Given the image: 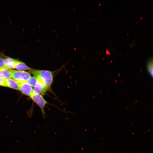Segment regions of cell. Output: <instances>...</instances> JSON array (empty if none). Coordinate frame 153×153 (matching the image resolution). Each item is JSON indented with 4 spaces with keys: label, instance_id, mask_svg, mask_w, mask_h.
<instances>
[{
    "label": "cell",
    "instance_id": "obj_8",
    "mask_svg": "<svg viewBox=\"0 0 153 153\" xmlns=\"http://www.w3.org/2000/svg\"><path fill=\"white\" fill-rule=\"evenodd\" d=\"M5 81L6 87L19 90V83L15 80L10 78L6 80Z\"/></svg>",
    "mask_w": 153,
    "mask_h": 153
},
{
    "label": "cell",
    "instance_id": "obj_3",
    "mask_svg": "<svg viewBox=\"0 0 153 153\" xmlns=\"http://www.w3.org/2000/svg\"><path fill=\"white\" fill-rule=\"evenodd\" d=\"M31 77L30 74L28 72L12 70V77L18 83L26 82Z\"/></svg>",
    "mask_w": 153,
    "mask_h": 153
},
{
    "label": "cell",
    "instance_id": "obj_7",
    "mask_svg": "<svg viewBox=\"0 0 153 153\" xmlns=\"http://www.w3.org/2000/svg\"><path fill=\"white\" fill-rule=\"evenodd\" d=\"M17 60L9 57H6L4 58L5 67L10 69H15Z\"/></svg>",
    "mask_w": 153,
    "mask_h": 153
},
{
    "label": "cell",
    "instance_id": "obj_6",
    "mask_svg": "<svg viewBox=\"0 0 153 153\" xmlns=\"http://www.w3.org/2000/svg\"><path fill=\"white\" fill-rule=\"evenodd\" d=\"M12 70L6 67L0 68V77L5 80L11 78Z\"/></svg>",
    "mask_w": 153,
    "mask_h": 153
},
{
    "label": "cell",
    "instance_id": "obj_13",
    "mask_svg": "<svg viewBox=\"0 0 153 153\" xmlns=\"http://www.w3.org/2000/svg\"><path fill=\"white\" fill-rule=\"evenodd\" d=\"M0 86L6 87L5 80L0 77Z\"/></svg>",
    "mask_w": 153,
    "mask_h": 153
},
{
    "label": "cell",
    "instance_id": "obj_12",
    "mask_svg": "<svg viewBox=\"0 0 153 153\" xmlns=\"http://www.w3.org/2000/svg\"><path fill=\"white\" fill-rule=\"evenodd\" d=\"M5 67L4 61V58L0 56V68Z\"/></svg>",
    "mask_w": 153,
    "mask_h": 153
},
{
    "label": "cell",
    "instance_id": "obj_4",
    "mask_svg": "<svg viewBox=\"0 0 153 153\" xmlns=\"http://www.w3.org/2000/svg\"><path fill=\"white\" fill-rule=\"evenodd\" d=\"M19 90L23 94L29 97L33 93L32 87L26 82L19 83Z\"/></svg>",
    "mask_w": 153,
    "mask_h": 153
},
{
    "label": "cell",
    "instance_id": "obj_9",
    "mask_svg": "<svg viewBox=\"0 0 153 153\" xmlns=\"http://www.w3.org/2000/svg\"><path fill=\"white\" fill-rule=\"evenodd\" d=\"M15 69L20 71H24L27 70L30 71L33 69L29 67L24 63L18 60H17L16 63Z\"/></svg>",
    "mask_w": 153,
    "mask_h": 153
},
{
    "label": "cell",
    "instance_id": "obj_2",
    "mask_svg": "<svg viewBox=\"0 0 153 153\" xmlns=\"http://www.w3.org/2000/svg\"><path fill=\"white\" fill-rule=\"evenodd\" d=\"M31 99L39 106L40 108L44 119L46 117L45 112L44 110L46 105L48 102L41 94L33 93L30 96Z\"/></svg>",
    "mask_w": 153,
    "mask_h": 153
},
{
    "label": "cell",
    "instance_id": "obj_5",
    "mask_svg": "<svg viewBox=\"0 0 153 153\" xmlns=\"http://www.w3.org/2000/svg\"><path fill=\"white\" fill-rule=\"evenodd\" d=\"M47 91L43 83L37 79V83L33 89V93L36 94L44 95Z\"/></svg>",
    "mask_w": 153,
    "mask_h": 153
},
{
    "label": "cell",
    "instance_id": "obj_11",
    "mask_svg": "<svg viewBox=\"0 0 153 153\" xmlns=\"http://www.w3.org/2000/svg\"><path fill=\"white\" fill-rule=\"evenodd\" d=\"M37 81V78L35 76L31 77L26 82L31 87H34Z\"/></svg>",
    "mask_w": 153,
    "mask_h": 153
},
{
    "label": "cell",
    "instance_id": "obj_1",
    "mask_svg": "<svg viewBox=\"0 0 153 153\" xmlns=\"http://www.w3.org/2000/svg\"><path fill=\"white\" fill-rule=\"evenodd\" d=\"M30 72L43 83L47 90L50 89L53 79L52 71L32 69L30 71Z\"/></svg>",
    "mask_w": 153,
    "mask_h": 153
},
{
    "label": "cell",
    "instance_id": "obj_10",
    "mask_svg": "<svg viewBox=\"0 0 153 153\" xmlns=\"http://www.w3.org/2000/svg\"><path fill=\"white\" fill-rule=\"evenodd\" d=\"M146 68L149 75L153 78V56L148 61Z\"/></svg>",
    "mask_w": 153,
    "mask_h": 153
}]
</instances>
